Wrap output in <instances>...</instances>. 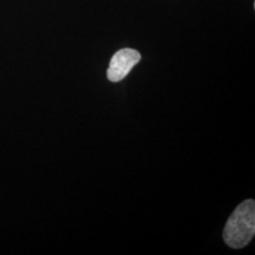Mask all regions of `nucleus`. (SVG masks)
<instances>
[{"instance_id": "1", "label": "nucleus", "mask_w": 255, "mask_h": 255, "mask_svg": "<svg viewBox=\"0 0 255 255\" xmlns=\"http://www.w3.org/2000/svg\"><path fill=\"white\" fill-rule=\"evenodd\" d=\"M255 235V201L247 200L240 203L227 220L223 239L229 247H246Z\"/></svg>"}, {"instance_id": "2", "label": "nucleus", "mask_w": 255, "mask_h": 255, "mask_svg": "<svg viewBox=\"0 0 255 255\" xmlns=\"http://www.w3.org/2000/svg\"><path fill=\"white\" fill-rule=\"evenodd\" d=\"M141 60V54L132 48H123L116 52L111 59L107 78L110 82H119L125 79L128 74Z\"/></svg>"}]
</instances>
